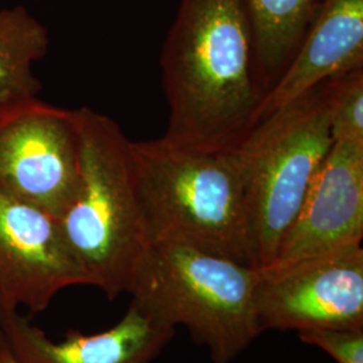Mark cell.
Returning a JSON list of instances; mask_svg holds the SVG:
<instances>
[{"label": "cell", "instance_id": "11", "mask_svg": "<svg viewBox=\"0 0 363 363\" xmlns=\"http://www.w3.org/2000/svg\"><path fill=\"white\" fill-rule=\"evenodd\" d=\"M362 66L363 0H323L291 62L265 93L259 121L325 79Z\"/></svg>", "mask_w": 363, "mask_h": 363}, {"label": "cell", "instance_id": "10", "mask_svg": "<svg viewBox=\"0 0 363 363\" xmlns=\"http://www.w3.org/2000/svg\"><path fill=\"white\" fill-rule=\"evenodd\" d=\"M0 335L19 363H154L175 335L130 301L124 316L97 334L70 330L54 340L18 310L0 308Z\"/></svg>", "mask_w": 363, "mask_h": 363}, {"label": "cell", "instance_id": "4", "mask_svg": "<svg viewBox=\"0 0 363 363\" xmlns=\"http://www.w3.org/2000/svg\"><path fill=\"white\" fill-rule=\"evenodd\" d=\"M259 268L177 241L150 242L133 274L132 303L163 325L186 327L213 363H232L259 337Z\"/></svg>", "mask_w": 363, "mask_h": 363}, {"label": "cell", "instance_id": "2", "mask_svg": "<svg viewBox=\"0 0 363 363\" xmlns=\"http://www.w3.org/2000/svg\"><path fill=\"white\" fill-rule=\"evenodd\" d=\"M150 242L177 241L250 262L247 172L238 148L208 151L163 138L130 142Z\"/></svg>", "mask_w": 363, "mask_h": 363}, {"label": "cell", "instance_id": "12", "mask_svg": "<svg viewBox=\"0 0 363 363\" xmlns=\"http://www.w3.org/2000/svg\"><path fill=\"white\" fill-rule=\"evenodd\" d=\"M323 0H241L265 91L280 78Z\"/></svg>", "mask_w": 363, "mask_h": 363}, {"label": "cell", "instance_id": "15", "mask_svg": "<svg viewBox=\"0 0 363 363\" xmlns=\"http://www.w3.org/2000/svg\"><path fill=\"white\" fill-rule=\"evenodd\" d=\"M298 335L303 343L325 351L337 363H363V330L311 328Z\"/></svg>", "mask_w": 363, "mask_h": 363}, {"label": "cell", "instance_id": "9", "mask_svg": "<svg viewBox=\"0 0 363 363\" xmlns=\"http://www.w3.org/2000/svg\"><path fill=\"white\" fill-rule=\"evenodd\" d=\"M363 238V142H333L269 267L286 265Z\"/></svg>", "mask_w": 363, "mask_h": 363}, {"label": "cell", "instance_id": "7", "mask_svg": "<svg viewBox=\"0 0 363 363\" xmlns=\"http://www.w3.org/2000/svg\"><path fill=\"white\" fill-rule=\"evenodd\" d=\"M253 311L259 334L268 330H363L361 244L259 269Z\"/></svg>", "mask_w": 363, "mask_h": 363}, {"label": "cell", "instance_id": "13", "mask_svg": "<svg viewBox=\"0 0 363 363\" xmlns=\"http://www.w3.org/2000/svg\"><path fill=\"white\" fill-rule=\"evenodd\" d=\"M48 50L46 27L25 6L0 10V115L37 99L33 66Z\"/></svg>", "mask_w": 363, "mask_h": 363}, {"label": "cell", "instance_id": "6", "mask_svg": "<svg viewBox=\"0 0 363 363\" xmlns=\"http://www.w3.org/2000/svg\"><path fill=\"white\" fill-rule=\"evenodd\" d=\"M81 186L77 112L34 99L0 115V191L61 218Z\"/></svg>", "mask_w": 363, "mask_h": 363}, {"label": "cell", "instance_id": "1", "mask_svg": "<svg viewBox=\"0 0 363 363\" xmlns=\"http://www.w3.org/2000/svg\"><path fill=\"white\" fill-rule=\"evenodd\" d=\"M160 69L169 109L166 142L232 150L259 124L267 91L241 0H181Z\"/></svg>", "mask_w": 363, "mask_h": 363}, {"label": "cell", "instance_id": "8", "mask_svg": "<svg viewBox=\"0 0 363 363\" xmlns=\"http://www.w3.org/2000/svg\"><path fill=\"white\" fill-rule=\"evenodd\" d=\"M73 286L91 281L60 218L0 191V308L39 313Z\"/></svg>", "mask_w": 363, "mask_h": 363}, {"label": "cell", "instance_id": "16", "mask_svg": "<svg viewBox=\"0 0 363 363\" xmlns=\"http://www.w3.org/2000/svg\"><path fill=\"white\" fill-rule=\"evenodd\" d=\"M0 363H19L9 349V346L6 345L1 335H0Z\"/></svg>", "mask_w": 363, "mask_h": 363}, {"label": "cell", "instance_id": "14", "mask_svg": "<svg viewBox=\"0 0 363 363\" xmlns=\"http://www.w3.org/2000/svg\"><path fill=\"white\" fill-rule=\"evenodd\" d=\"M333 142H363V66L331 78Z\"/></svg>", "mask_w": 363, "mask_h": 363}, {"label": "cell", "instance_id": "5", "mask_svg": "<svg viewBox=\"0 0 363 363\" xmlns=\"http://www.w3.org/2000/svg\"><path fill=\"white\" fill-rule=\"evenodd\" d=\"M331 78L262 118L237 145L247 172L250 262L272 265L333 138Z\"/></svg>", "mask_w": 363, "mask_h": 363}, {"label": "cell", "instance_id": "3", "mask_svg": "<svg viewBox=\"0 0 363 363\" xmlns=\"http://www.w3.org/2000/svg\"><path fill=\"white\" fill-rule=\"evenodd\" d=\"M81 186L60 218L91 286L109 300L128 294L150 245L139 205L130 142L113 118L79 108Z\"/></svg>", "mask_w": 363, "mask_h": 363}]
</instances>
